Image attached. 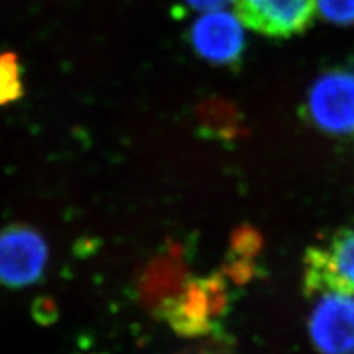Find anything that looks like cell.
Masks as SVG:
<instances>
[{
  "label": "cell",
  "mask_w": 354,
  "mask_h": 354,
  "mask_svg": "<svg viewBox=\"0 0 354 354\" xmlns=\"http://www.w3.org/2000/svg\"><path fill=\"white\" fill-rule=\"evenodd\" d=\"M308 317V332L320 354H354V294L325 291Z\"/></svg>",
  "instance_id": "6"
},
{
  "label": "cell",
  "mask_w": 354,
  "mask_h": 354,
  "mask_svg": "<svg viewBox=\"0 0 354 354\" xmlns=\"http://www.w3.org/2000/svg\"><path fill=\"white\" fill-rule=\"evenodd\" d=\"M308 115L330 135H354V71L337 70L319 77L308 93Z\"/></svg>",
  "instance_id": "4"
},
{
  "label": "cell",
  "mask_w": 354,
  "mask_h": 354,
  "mask_svg": "<svg viewBox=\"0 0 354 354\" xmlns=\"http://www.w3.org/2000/svg\"><path fill=\"white\" fill-rule=\"evenodd\" d=\"M304 264L308 295L325 291L354 294V227L342 229L324 245L310 248Z\"/></svg>",
  "instance_id": "2"
},
{
  "label": "cell",
  "mask_w": 354,
  "mask_h": 354,
  "mask_svg": "<svg viewBox=\"0 0 354 354\" xmlns=\"http://www.w3.org/2000/svg\"><path fill=\"white\" fill-rule=\"evenodd\" d=\"M186 2L199 10H213L226 6L232 0H186Z\"/></svg>",
  "instance_id": "11"
},
{
  "label": "cell",
  "mask_w": 354,
  "mask_h": 354,
  "mask_svg": "<svg viewBox=\"0 0 354 354\" xmlns=\"http://www.w3.org/2000/svg\"><path fill=\"white\" fill-rule=\"evenodd\" d=\"M227 304L226 285L220 274L189 281L179 298L164 312L171 328L180 335L198 337L212 332Z\"/></svg>",
  "instance_id": "1"
},
{
  "label": "cell",
  "mask_w": 354,
  "mask_h": 354,
  "mask_svg": "<svg viewBox=\"0 0 354 354\" xmlns=\"http://www.w3.org/2000/svg\"><path fill=\"white\" fill-rule=\"evenodd\" d=\"M22 66L15 52L0 53V106L14 104L24 96Z\"/></svg>",
  "instance_id": "9"
},
{
  "label": "cell",
  "mask_w": 354,
  "mask_h": 354,
  "mask_svg": "<svg viewBox=\"0 0 354 354\" xmlns=\"http://www.w3.org/2000/svg\"><path fill=\"white\" fill-rule=\"evenodd\" d=\"M317 6L320 15L332 24H354V0H317Z\"/></svg>",
  "instance_id": "10"
},
{
  "label": "cell",
  "mask_w": 354,
  "mask_h": 354,
  "mask_svg": "<svg viewBox=\"0 0 354 354\" xmlns=\"http://www.w3.org/2000/svg\"><path fill=\"white\" fill-rule=\"evenodd\" d=\"M317 0H235L243 26L263 36L286 39L313 24Z\"/></svg>",
  "instance_id": "5"
},
{
  "label": "cell",
  "mask_w": 354,
  "mask_h": 354,
  "mask_svg": "<svg viewBox=\"0 0 354 354\" xmlns=\"http://www.w3.org/2000/svg\"><path fill=\"white\" fill-rule=\"evenodd\" d=\"M189 282V272L180 247H170L153 259L142 274L139 295L142 304L162 316Z\"/></svg>",
  "instance_id": "7"
},
{
  "label": "cell",
  "mask_w": 354,
  "mask_h": 354,
  "mask_svg": "<svg viewBox=\"0 0 354 354\" xmlns=\"http://www.w3.org/2000/svg\"><path fill=\"white\" fill-rule=\"evenodd\" d=\"M48 243L36 229L10 225L0 230V283L26 288L36 283L48 264Z\"/></svg>",
  "instance_id": "3"
},
{
  "label": "cell",
  "mask_w": 354,
  "mask_h": 354,
  "mask_svg": "<svg viewBox=\"0 0 354 354\" xmlns=\"http://www.w3.org/2000/svg\"><path fill=\"white\" fill-rule=\"evenodd\" d=\"M191 41L199 57L221 65L239 61L245 48L239 18L221 10L205 14L195 22Z\"/></svg>",
  "instance_id": "8"
}]
</instances>
